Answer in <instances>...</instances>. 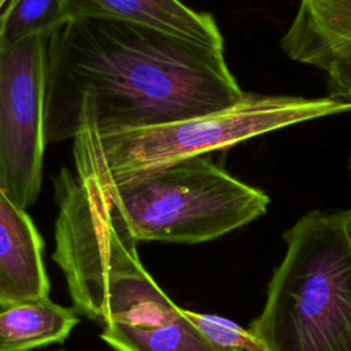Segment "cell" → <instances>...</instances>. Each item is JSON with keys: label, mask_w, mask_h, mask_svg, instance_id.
<instances>
[{"label": "cell", "mask_w": 351, "mask_h": 351, "mask_svg": "<svg viewBox=\"0 0 351 351\" xmlns=\"http://www.w3.org/2000/svg\"><path fill=\"white\" fill-rule=\"evenodd\" d=\"M5 3H8V0H0V12L4 10V7H5Z\"/></svg>", "instance_id": "obj_16"}, {"label": "cell", "mask_w": 351, "mask_h": 351, "mask_svg": "<svg viewBox=\"0 0 351 351\" xmlns=\"http://www.w3.org/2000/svg\"><path fill=\"white\" fill-rule=\"evenodd\" d=\"M107 182L137 243L211 241L262 217L270 203L263 191L237 180L207 155L117 181L107 174Z\"/></svg>", "instance_id": "obj_4"}, {"label": "cell", "mask_w": 351, "mask_h": 351, "mask_svg": "<svg viewBox=\"0 0 351 351\" xmlns=\"http://www.w3.org/2000/svg\"><path fill=\"white\" fill-rule=\"evenodd\" d=\"M244 93L222 47L123 21L71 19L48 41L47 143L74 138L81 107L108 134L218 112Z\"/></svg>", "instance_id": "obj_1"}, {"label": "cell", "mask_w": 351, "mask_h": 351, "mask_svg": "<svg viewBox=\"0 0 351 351\" xmlns=\"http://www.w3.org/2000/svg\"><path fill=\"white\" fill-rule=\"evenodd\" d=\"M66 22V0H8L0 12V38L16 43L30 36H51Z\"/></svg>", "instance_id": "obj_12"}, {"label": "cell", "mask_w": 351, "mask_h": 351, "mask_svg": "<svg viewBox=\"0 0 351 351\" xmlns=\"http://www.w3.org/2000/svg\"><path fill=\"white\" fill-rule=\"evenodd\" d=\"M100 337L117 351H213L182 308L176 318L158 325L115 322L103 326Z\"/></svg>", "instance_id": "obj_11"}, {"label": "cell", "mask_w": 351, "mask_h": 351, "mask_svg": "<svg viewBox=\"0 0 351 351\" xmlns=\"http://www.w3.org/2000/svg\"><path fill=\"white\" fill-rule=\"evenodd\" d=\"M75 308L49 296L26 299L0 307V351H32L62 343L78 324Z\"/></svg>", "instance_id": "obj_10"}, {"label": "cell", "mask_w": 351, "mask_h": 351, "mask_svg": "<svg viewBox=\"0 0 351 351\" xmlns=\"http://www.w3.org/2000/svg\"><path fill=\"white\" fill-rule=\"evenodd\" d=\"M69 21L115 19L143 25L184 40L223 48L215 19L180 0H66Z\"/></svg>", "instance_id": "obj_8"}, {"label": "cell", "mask_w": 351, "mask_h": 351, "mask_svg": "<svg viewBox=\"0 0 351 351\" xmlns=\"http://www.w3.org/2000/svg\"><path fill=\"white\" fill-rule=\"evenodd\" d=\"M77 125L74 170L63 169L53 182L59 211L52 255L74 307L101 326L167 322L180 307L141 265L137 241L110 195L100 136L86 107Z\"/></svg>", "instance_id": "obj_2"}, {"label": "cell", "mask_w": 351, "mask_h": 351, "mask_svg": "<svg viewBox=\"0 0 351 351\" xmlns=\"http://www.w3.org/2000/svg\"><path fill=\"white\" fill-rule=\"evenodd\" d=\"M44 243L26 208L0 188V307L49 293Z\"/></svg>", "instance_id": "obj_7"}, {"label": "cell", "mask_w": 351, "mask_h": 351, "mask_svg": "<svg viewBox=\"0 0 351 351\" xmlns=\"http://www.w3.org/2000/svg\"><path fill=\"white\" fill-rule=\"evenodd\" d=\"M182 313L206 337L213 351H267L255 333L228 318L184 308Z\"/></svg>", "instance_id": "obj_13"}, {"label": "cell", "mask_w": 351, "mask_h": 351, "mask_svg": "<svg viewBox=\"0 0 351 351\" xmlns=\"http://www.w3.org/2000/svg\"><path fill=\"white\" fill-rule=\"evenodd\" d=\"M343 215H344V222H346V229H347V233H348V237L351 240V208L343 211Z\"/></svg>", "instance_id": "obj_15"}, {"label": "cell", "mask_w": 351, "mask_h": 351, "mask_svg": "<svg viewBox=\"0 0 351 351\" xmlns=\"http://www.w3.org/2000/svg\"><path fill=\"white\" fill-rule=\"evenodd\" d=\"M284 240L285 255L248 329L267 351H351V240L343 211H310Z\"/></svg>", "instance_id": "obj_3"}, {"label": "cell", "mask_w": 351, "mask_h": 351, "mask_svg": "<svg viewBox=\"0 0 351 351\" xmlns=\"http://www.w3.org/2000/svg\"><path fill=\"white\" fill-rule=\"evenodd\" d=\"M48 41V34L0 38V188L22 208L41 189Z\"/></svg>", "instance_id": "obj_6"}, {"label": "cell", "mask_w": 351, "mask_h": 351, "mask_svg": "<svg viewBox=\"0 0 351 351\" xmlns=\"http://www.w3.org/2000/svg\"><path fill=\"white\" fill-rule=\"evenodd\" d=\"M326 73L329 95L351 101V52L339 58Z\"/></svg>", "instance_id": "obj_14"}, {"label": "cell", "mask_w": 351, "mask_h": 351, "mask_svg": "<svg viewBox=\"0 0 351 351\" xmlns=\"http://www.w3.org/2000/svg\"><path fill=\"white\" fill-rule=\"evenodd\" d=\"M281 48L291 60L326 71L351 52V0H300Z\"/></svg>", "instance_id": "obj_9"}, {"label": "cell", "mask_w": 351, "mask_h": 351, "mask_svg": "<svg viewBox=\"0 0 351 351\" xmlns=\"http://www.w3.org/2000/svg\"><path fill=\"white\" fill-rule=\"evenodd\" d=\"M351 111V101L335 96L302 97L244 93L230 108L100 136V155L112 181L178 160L228 149L261 134L317 118Z\"/></svg>", "instance_id": "obj_5"}]
</instances>
